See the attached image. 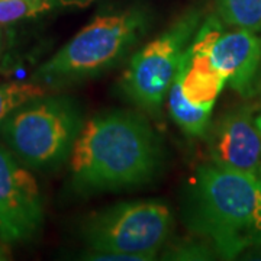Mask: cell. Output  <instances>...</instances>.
Segmentation results:
<instances>
[{
	"label": "cell",
	"mask_w": 261,
	"mask_h": 261,
	"mask_svg": "<svg viewBox=\"0 0 261 261\" xmlns=\"http://www.w3.org/2000/svg\"><path fill=\"white\" fill-rule=\"evenodd\" d=\"M257 176H258V178L261 180V164H260V167H258V174H257Z\"/></svg>",
	"instance_id": "e0dca14e"
},
{
	"label": "cell",
	"mask_w": 261,
	"mask_h": 261,
	"mask_svg": "<svg viewBox=\"0 0 261 261\" xmlns=\"http://www.w3.org/2000/svg\"><path fill=\"white\" fill-rule=\"evenodd\" d=\"M148 13L141 8L100 15L39 68L54 83H68L115 65L145 35Z\"/></svg>",
	"instance_id": "3957f363"
},
{
	"label": "cell",
	"mask_w": 261,
	"mask_h": 261,
	"mask_svg": "<svg viewBox=\"0 0 261 261\" xmlns=\"http://www.w3.org/2000/svg\"><path fill=\"white\" fill-rule=\"evenodd\" d=\"M202 18L199 6L187 9L130 58L121 86L132 102L147 112H159Z\"/></svg>",
	"instance_id": "8992f818"
},
{
	"label": "cell",
	"mask_w": 261,
	"mask_h": 261,
	"mask_svg": "<svg viewBox=\"0 0 261 261\" xmlns=\"http://www.w3.org/2000/svg\"><path fill=\"white\" fill-rule=\"evenodd\" d=\"M219 28L216 16H209L200 25L168 89L171 118L193 137L206 135L216 97L226 84L211 61V44Z\"/></svg>",
	"instance_id": "52a82bcc"
},
{
	"label": "cell",
	"mask_w": 261,
	"mask_h": 261,
	"mask_svg": "<svg viewBox=\"0 0 261 261\" xmlns=\"http://www.w3.org/2000/svg\"><path fill=\"white\" fill-rule=\"evenodd\" d=\"M173 215L161 202H125L93 215L83 228L87 255L129 254L154 260L171 231Z\"/></svg>",
	"instance_id": "5b68a950"
},
{
	"label": "cell",
	"mask_w": 261,
	"mask_h": 261,
	"mask_svg": "<svg viewBox=\"0 0 261 261\" xmlns=\"http://www.w3.org/2000/svg\"><path fill=\"white\" fill-rule=\"evenodd\" d=\"M164 151L140 115L111 112L86 122L71 149L73 183L80 192H109L152 181Z\"/></svg>",
	"instance_id": "6da1fadb"
},
{
	"label": "cell",
	"mask_w": 261,
	"mask_h": 261,
	"mask_svg": "<svg viewBox=\"0 0 261 261\" xmlns=\"http://www.w3.org/2000/svg\"><path fill=\"white\" fill-rule=\"evenodd\" d=\"M44 206L35 177L0 145V238L23 243L41 229Z\"/></svg>",
	"instance_id": "ba28073f"
},
{
	"label": "cell",
	"mask_w": 261,
	"mask_h": 261,
	"mask_svg": "<svg viewBox=\"0 0 261 261\" xmlns=\"http://www.w3.org/2000/svg\"><path fill=\"white\" fill-rule=\"evenodd\" d=\"M207 149L214 164L258 174L261 164V132L250 109L225 113L207 128Z\"/></svg>",
	"instance_id": "9c48e42d"
},
{
	"label": "cell",
	"mask_w": 261,
	"mask_h": 261,
	"mask_svg": "<svg viewBox=\"0 0 261 261\" xmlns=\"http://www.w3.org/2000/svg\"><path fill=\"white\" fill-rule=\"evenodd\" d=\"M211 61L237 93L244 97L255 94L261 70V38L254 31H224L221 27L211 44Z\"/></svg>",
	"instance_id": "30bf717a"
},
{
	"label": "cell",
	"mask_w": 261,
	"mask_h": 261,
	"mask_svg": "<svg viewBox=\"0 0 261 261\" xmlns=\"http://www.w3.org/2000/svg\"><path fill=\"white\" fill-rule=\"evenodd\" d=\"M82 128L80 109L68 99H37L2 123L9 148L20 161L34 168L61 163L71 154Z\"/></svg>",
	"instance_id": "277c9868"
},
{
	"label": "cell",
	"mask_w": 261,
	"mask_h": 261,
	"mask_svg": "<svg viewBox=\"0 0 261 261\" xmlns=\"http://www.w3.org/2000/svg\"><path fill=\"white\" fill-rule=\"evenodd\" d=\"M187 225L214 247L235 258L261 245V180L258 176L209 163L196 170Z\"/></svg>",
	"instance_id": "7a4b0ae2"
},
{
	"label": "cell",
	"mask_w": 261,
	"mask_h": 261,
	"mask_svg": "<svg viewBox=\"0 0 261 261\" xmlns=\"http://www.w3.org/2000/svg\"><path fill=\"white\" fill-rule=\"evenodd\" d=\"M0 41H2V31H0Z\"/></svg>",
	"instance_id": "ac0fdd59"
},
{
	"label": "cell",
	"mask_w": 261,
	"mask_h": 261,
	"mask_svg": "<svg viewBox=\"0 0 261 261\" xmlns=\"http://www.w3.org/2000/svg\"><path fill=\"white\" fill-rule=\"evenodd\" d=\"M216 251L206 240H185L174 244L164 252V260H207L212 258Z\"/></svg>",
	"instance_id": "5bb4252c"
},
{
	"label": "cell",
	"mask_w": 261,
	"mask_h": 261,
	"mask_svg": "<svg viewBox=\"0 0 261 261\" xmlns=\"http://www.w3.org/2000/svg\"><path fill=\"white\" fill-rule=\"evenodd\" d=\"M53 2L60 3V5H65V6H86L94 0H53Z\"/></svg>",
	"instance_id": "9a60e30c"
},
{
	"label": "cell",
	"mask_w": 261,
	"mask_h": 261,
	"mask_svg": "<svg viewBox=\"0 0 261 261\" xmlns=\"http://www.w3.org/2000/svg\"><path fill=\"white\" fill-rule=\"evenodd\" d=\"M53 0H0V23H13L51 9Z\"/></svg>",
	"instance_id": "4fadbf2b"
},
{
	"label": "cell",
	"mask_w": 261,
	"mask_h": 261,
	"mask_svg": "<svg viewBox=\"0 0 261 261\" xmlns=\"http://www.w3.org/2000/svg\"><path fill=\"white\" fill-rule=\"evenodd\" d=\"M44 89L37 83L10 82L0 84V125L22 106L44 97Z\"/></svg>",
	"instance_id": "7c38bea8"
},
{
	"label": "cell",
	"mask_w": 261,
	"mask_h": 261,
	"mask_svg": "<svg viewBox=\"0 0 261 261\" xmlns=\"http://www.w3.org/2000/svg\"><path fill=\"white\" fill-rule=\"evenodd\" d=\"M255 123H257V128H258L261 132V115L258 116V118H257V119H255Z\"/></svg>",
	"instance_id": "2e32d148"
},
{
	"label": "cell",
	"mask_w": 261,
	"mask_h": 261,
	"mask_svg": "<svg viewBox=\"0 0 261 261\" xmlns=\"http://www.w3.org/2000/svg\"><path fill=\"white\" fill-rule=\"evenodd\" d=\"M218 15L233 28L261 29V0H216Z\"/></svg>",
	"instance_id": "8fae6325"
}]
</instances>
